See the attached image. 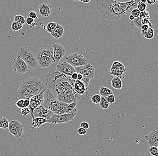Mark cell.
Returning a JSON list of instances; mask_svg holds the SVG:
<instances>
[{"label": "cell", "mask_w": 158, "mask_h": 156, "mask_svg": "<svg viewBox=\"0 0 158 156\" xmlns=\"http://www.w3.org/2000/svg\"><path fill=\"white\" fill-rule=\"evenodd\" d=\"M141 33L143 36L148 39H151L154 37V30L153 28H150L148 30H141Z\"/></svg>", "instance_id": "cell-27"}, {"label": "cell", "mask_w": 158, "mask_h": 156, "mask_svg": "<svg viewBox=\"0 0 158 156\" xmlns=\"http://www.w3.org/2000/svg\"><path fill=\"white\" fill-rule=\"evenodd\" d=\"M150 153L153 156H158V150L157 147H150Z\"/></svg>", "instance_id": "cell-40"}, {"label": "cell", "mask_w": 158, "mask_h": 156, "mask_svg": "<svg viewBox=\"0 0 158 156\" xmlns=\"http://www.w3.org/2000/svg\"><path fill=\"white\" fill-rule=\"evenodd\" d=\"M139 0L119 2L113 0H97V10L104 18L111 21H117L137 8Z\"/></svg>", "instance_id": "cell-1"}, {"label": "cell", "mask_w": 158, "mask_h": 156, "mask_svg": "<svg viewBox=\"0 0 158 156\" xmlns=\"http://www.w3.org/2000/svg\"><path fill=\"white\" fill-rule=\"evenodd\" d=\"M142 23L143 25L144 24H147L150 27V28H154V26L152 24V23L150 22V20L147 19H143V21H142Z\"/></svg>", "instance_id": "cell-45"}, {"label": "cell", "mask_w": 158, "mask_h": 156, "mask_svg": "<svg viewBox=\"0 0 158 156\" xmlns=\"http://www.w3.org/2000/svg\"><path fill=\"white\" fill-rule=\"evenodd\" d=\"M53 7L49 3H44L39 6L38 13L42 17H47L51 14Z\"/></svg>", "instance_id": "cell-18"}, {"label": "cell", "mask_w": 158, "mask_h": 156, "mask_svg": "<svg viewBox=\"0 0 158 156\" xmlns=\"http://www.w3.org/2000/svg\"><path fill=\"white\" fill-rule=\"evenodd\" d=\"M78 133L81 136H84L87 133V130L82 127H80L78 129Z\"/></svg>", "instance_id": "cell-46"}, {"label": "cell", "mask_w": 158, "mask_h": 156, "mask_svg": "<svg viewBox=\"0 0 158 156\" xmlns=\"http://www.w3.org/2000/svg\"><path fill=\"white\" fill-rule=\"evenodd\" d=\"M57 72L71 77L73 74L76 73L75 68L66 61L59 63L56 66Z\"/></svg>", "instance_id": "cell-14"}, {"label": "cell", "mask_w": 158, "mask_h": 156, "mask_svg": "<svg viewBox=\"0 0 158 156\" xmlns=\"http://www.w3.org/2000/svg\"><path fill=\"white\" fill-rule=\"evenodd\" d=\"M147 2L150 5H152L155 3L157 1H156V0H147Z\"/></svg>", "instance_id": "cell-50"}, {"label": "cell", "mask_w": 158, "mask_h": 156, "mask_svg": "<svg viewBox=\"0 0 158 156\" xmlns=\"http://www.w3.org/2000/svg\"><path fill=\"white\" fill-rule=\"evenodd\" d=\"M10 122L5 117H0V128L6 129L8 128Z\"/></svg>", "instance_id": "cell-29"}, {"label": "cell", "mask_w": 158, "mask_h": 156, "mask_svg": "<svg viewBox=\"0 0 158 156\" xmlns=\"http://www.w3.org/2000/svg\"><path fill=\"white\" fill-rule=\"evenodd\" d=\"M80 126H81V127L83 128L86 130L89 128V125L88 123L87 122H85V121L82 122L81 123V124H80Z\"/></svg>", "instance_id": "cell-47"}, {"label": "cell", "mask_w": 158, "mask_h": 156, "mask_svg": "<svg viewBox=\"0 0 158 156\" xmlns=\"http://www.w3.org/2000/svg\"><path fill=\"white\" fill-rule=\"evenodd\" d=\"M48 120L41 117H36L32 119L31 129L37 128L39 130L40 126H44V124L48 123Z\"/></svg>", "instance_id": "cell-22"}, {"label": "cell", "mask_w": 158, "mask_h": 156, "mask_svg": "<svg viewBox=\"0 0 158 156\" xmlns=\"http://www.w3.org/2000/svg\"><path fill=\"white\" fill-rule=\"evenodd\" d=\"M129 19H130V20H131V21H133L134 20V19H135V18L133 17V16L131 15H129Z\"/></svg>", "instance_id": "cell-55"}, {"label": "cell", "mask_w": 158, "mask_h": 156, "mask_svg": "<svg viewBox=\"0 0 158 156\" xmlns=\"http://www.w3.org/2000/svg\"><path fill=\"white\" fill-rule=\"evenodd\" d=\"M77 114V107L73 111L62 115H58L54 113L50 119L48 120V123L53 124H61L68 123L73 121Z\"/></svg>", "instance_id": "cell-5"}, {"label": "cell", "mask_w": 158, "mask_h": 156, "mask_svg": "<svg viewBox=\"0 0 158 156\" xmlns=\"http://www.w3.org/2000/svg\"><path fill=\"white\" fill-rule=\"evenodd\" d=\"M43 97L44 102L42 104L43 107L58 115H59V112L65 106L69 105L57 100L56 96L48 89H46L44 91Z\"/></svg>", "instance_id": "cell-2"}, {"label": "cell", "mask_w": 158, "mask_h": 156, "mask_svg": "<svg viewBox=\"0 0 158 156\" xmlns=\"http://www.w3.org/2000/svg\"><path fill=\"white\" fill-rule=\"evenodd\" d=\"M83 77V76L81 74H78L77 79V80L79 81H81Z\"/></svg>", "instance_id": "cell-53"}, {"label": "cell", "mask_w": 158, "mask_h": 156, "mask_svg": "<svg viewBox=\"0 0 158 156\" xmlns=\"http://www.w3.org/2000/svg\"><path fill=\"white\" fill-rule=\"evenodd\" d=\"M100 107L102 109H108L109 106L110 105V103H109L105 99V98L101 96V100L99 103Z\"/></svg>", "instance_id": "cell-31"}, {"label": "cell", "mask_w": 158, "mask_h": 156, "mask_svg": "<svg viewBox=\"0 0 158 156\" xmlns=\"http://www.w3.org/2000/svg\"><path fill=\"white\" fill-rule=\"evenodd\" d=\"M17 94L19 99H30L33 96L31 89L28 85L26 80L23 81V82L20 83Z\"/></svg>", "instance_id": "cell-9"}, {"label": "cell", "mask_w": 158, "mask_h": 156, "mask_svg": "<svg viewBox=\"0 0 158 156\" xmlns=\"http://www.w3.org/2000/svg\"><path fill=\"white\" fill-rule=\"evenodd\" d=\"M76 73L81 74L85 77H87L90 79H93L95 75L94 67L90 64H87L85 65L75 68Z\"/></svg>", "instance_id": "cell-10"}, {"label": "cell", "mask_w": 158, "mask_h": 156, "mask_svg": "<svg viewBox=\"0 0 158 156\" xmlns=\"http://www.w3.org/2000/svg\"><path fill=\"white\" fill-rule=\"evenodd\" d=\"M123 65L122 63L118 61H114L111 65V68L110 70H115V69H118L119 67L123 66Z\"/></svg>", "instance_id": "cell-38"}, {"label": "cell", "mask_w": 158, "mask_h": 156, "mask_svg": "<svg viewBox=\"0 0 158 156\" xmlns=\"http://www.w3.org/2000/svg\"><path fill=\"white\" fill-rule=\"evenodd\" d=\"M101 100V96L98 94L95 95L91 98L92 102L95 104L99 103Z\"/></svg>", "instance_id": "cell-35"}, {"label": "cell", "mask_w": 158, "mask_h": 156, "mask_svg": "<svg viewBox=\"0 0 158 156\" xmlns=\"http://www.w3.org/2000/svg\"><path fill=\"white\" fill-rule=\"evenodd\" d=\"M53 42L49 39L45 37L35 42L33 49L35 57L38 56H45L54 60Z\"/></svg>", "instance_id": "cell-3"}, {"label": "cell", "mask_w": 158, "mask_h": 156, "mask_svg": "<svg viewBox=\"0 0 158 156\" xmlns=\"http://www.w3.org/2000/svg\"><path fill=\"white\" fill-rule=\"evenodd\" d=\"M37 25V23H36L35 22H34L33 23H32V24H31V25L29 26V28H32V27H35V26H36Z\"/></svg>", "instance_id": "cell-54"}, {"label": "cell", "mask_w": 158, "mask_h": 156, "mask_svg": "<svg viewBox=\"0 0 158 156\" xmlns=\"http://www.w3.org/2000/svg\"><path fill=\"white\" fill-rule=\"evenodd\" d=\"M17 56L25 62L29 70H34L38 66L33 48L30 46L21 47L17 53Z\"/></svg>", "instance_id": "cell-4"}, {"label": "cell", "mask_w": 158, "mask_h": 156, "mask_svg": "<svg viewBox=\"0 0 158 156\" xmlns=\"http://www.w3.org/2000/svg\"><path fill=\"white\" fill-rule=\"evenodd\" d=\"M53 57L55 63H59L66 54V48L63 45L53 42Z\"/></svg>", "instance_id": "cell-13"}, {"label": "cell", "mask_w": 158, "mask_h": 156, "mask_svg": "<svg viewBox=\"0 0 158 156\" xmlns=\"http://www.w3.org/2000/svg\"><path fill=\"white\" fill-rule=\"evenodd\" d=\"M26 80L31 89L33 96L39 94L45 88L42 81L37 77H29Z\"/></svg>", "instance_id": "cell-6"}, {"label": "cell", "mask_w": 158, "mask_h": 156, "mask_svg": "<svg viewBox=\"0 0 158 156\" xmlns=\"http://www.w3.org/2000/svg\"><path fill=\"white\" fill-rule=\"evenodd\" d=\"M127 70V69L124 65L119 67L118 69L115 70H110V74L111 75L115 76V77H118L121 78L123 77V74Z\"/></svg>", "instance_id": "cell-23"}, {"label": "cell", "mask_w": 158, "mask_h": 156, "mask_svg": "<svg viewBox=\"0 0 158 156\" xmlns=\"http://www.w3.org/2000/svg\"><path fill=\"white\" fill-rule=\"evenodd\" d=\"M111 85L114 89L118 90L123 87V83L120 78L115 77L111 80Z\"/></svg>", "instance_id": "cell-24"}, {"label": "cell", "mask_w": 158, "mask_h": 156, "mask_svg": "<svg viewBox=\"0 0 158 156\" xmlns=\"http://www.w3.org/2000/svg\"><path fill=\"white\" fill-rule=\"evenodd\" d=\"M64 32H64V27L60 24H57L54 31L50 34L54 39L58 40L61 38L64 35Z\"/></svg>", "instance_id": "cell-21"}, {"label": "cell", "mask_w": 158, "mask_h": 156, "mask_svg": "<svg viewBox=\"0 0 158 156\" xmlns=\"http://www.w3.org/2000/svg\"><path fill=\"white\" fill-rule=\"evenodd\" d=\"M99 93L100 95L104 98L110 95L113 94V92L111 90L104 86L101 87Z\"/></svg>", "instance_id": "cell-26"}, {"label": "cell", "mask_w": 158, "mask_h": 156, "mask_svg": "<svg viewBox=\"0 0 158 156\" xmlns=\"http://www.w3.org/2000/svg\"><path fill=\"white\" fill-rule=\"evenodd\" d=\"M157 150H158V146L157 147Z\"/></svg>", "instance_id": "cell-57"}, {"label": "cell", "mask_w": 158, "mask_h": 156, "mask_svg": "<svg viewBox=\"0 0 158 156\" xmlns=\"http://www.w3.org/2000/svg\"><path fill=\"white\" fill-rule=\"evenodd\" d=\"M91 80L89 78H87V77H85V76H83V77L82 79L80 81L81 82H82L83 83L85 84V86L87 88H88V87L90 81Z\"/></svg>", "instance_id": "cell-42"}, {"label": "cell", "mask_w": 158, "mask_h": 156, "mask_svg": "<svg viewBox=\"0 0 158 156\" xmlns=\"http://www.w3.org/2000/svg\"><path fill=\"white\" fill-rule=\"evenodd\" d=\"M33 113L34 118L41 117L49 120L54 114V112L44 108L42 105L36 108L33 111Z\"/></svg>", "instance_id": "cell-15"}, {"label": "cell", "mask_w": 158, "mask_h": 156, "mask_svg": "<svg viewBox=\"0 0 158 156\" xmlns=\"http://www.w3.org/2000/svg\"><path fill=\"white\" fill-rule=\"evenodd\" d=\"M77 73H75L73 74V75L71 76V78H72L74 80H77Z\"/></svg>", "instance_id": "cell-51"}, {"label": "cell", "mask_w": 158, "mask_h": 156, "mask_svg": "<svg viewBox=\"0 0 158 156\" xmlns=\"http://www.w3.org/2000/svg\"><path fill=\"white\" fill-rule=\"evenodd\" d=\"M46 88H44L40 93L37 95L33 96L30 99V104L28 106V108L30 111L31 116L32 119H34V117L33 116V111L36 108L38 107L40 105H42L44 102V97H43V94L44 91Z\"/></svg>", "instance_id": "cell-8"}, {"label": "cell", "mask_w": 158, "mask_h": 156, "mask_svg": "<svg viewBox=\"0 0 158 156\" xmlns=\"http://www.w3.org/2000/svg\"><path fill=\"white\" fill-rule=\"evenodd\" d=\"M91 0H79V1H76V2H80L83 3L84 4H87L90 2Z\"/></svg>", "instance_id": "cell-52"}, {"label": "cell", "mask_w": 158, "mask_h": 156, "mask_svg": "<svg viewBox=\"0 0 158 156\" xmlns=\"http://www.w3.org/2000/svg\"><path fill=\"white\" fill-rule=\"evenodd\" d=\"M77 102H74L72 103L69 104L68 106H65V107L59 112V115H62L65 113H69L77 107Z\"/></svg>", "instance_id": "cell-25"}, {"label": "cell", "mask_w": 158, "mask_h": 156, "mask_svg": "<svg viewBox=\"0 0 158 156\" xmlns=\"http://www.w3.org/2000/svg\"><path fill=\"white\" fill-rule=\"evenodd\" d=\"M21 113L23 116H27L30 113V111L28 108H25L21 109Z\"/></svg>", "instance_id": "cell-43"}, {"label": "cell", "mask_w": 158, "mask_h": 156, "mask_svg": "<svg viewBox=\"0 0 158 156\" xmlns=\"http://www.w3.org/2000/svg\"><path fill=\"white\" fill-rule=\"evenodd\" d=\"M14 21L16 22L19 23L23 25L26 22L25 18L23 16L20 15H17L15 16L14 18Z\"/></svg>", "instance_id": "cell-33"}, {"label": "cell", "mask_w": 158, "mask_h": 156, "mask_svg": "<svg viewBox=\"0 0 158 156\" xmlns=\"http://www.w3.org/2000/svg\"><path fill=\"white\" fill-rule=\"evenodd\" d=\"M23 27V25L16 22L14 21L11 24L12 30L13 32L18 31L21 29Z\"/></svg>", "instance_id": "cell-32"}, {"label": "cell", "mask_w": 158, "mask_h": 156, "mask_svg": "<svg viewBox=\"0 0 158 156\" xmlns=\"http://www.w3.org/2000/svg\"><path fill=\"white\" fill-rule=\"evenodd\" d=\"M35 57H36L38 65L40 68L42 69L48 68L52 63H55L54 60L49 57L42 56H36Z\"/></svg>", "instance_id": "cell-19"}, {"label": "cell", "mask_w": 158, "mask_h": 156, "mask_svg": "<svg viewBox=\"0 0 158 156\" xmlns=\"http://www.w3.org/2000/svg\"><path fill=\"white\" fill-rule=\"evenodd\" d=\"M57 23L54 22H52L49 23L46 26V29L48 33L51 34L56 27Z\"/></svg>", "instance_id": "cell-30"}, {"label": "cell", "mask_w": 158, "mask_h": 156, "mask_svg": "<svg viewBox=\"0 0 158 156\" xmlns=\"http://www.w3.org/2000/svg\"><path fill=\"white\" fill-rule=\"evenodd\" d=\"M143 3L146 4L147 2V1H141Z\"/></svg>", "instance_id": "cell-56"}, {"label": "cell", "mask_w": 158, "mask_h": 156, "mask_svg": "<svg viewBox=\"0 0 158 156\" xmlns=\"http://www.w3.org/2000/svg\"><path fill=\"white\" fill-rule=\"evenodd\" d=\"M65 61L74 68L85 65L87 64L85 56L76 53H72L69 55L65 59Z\"/></svg>", "instance_id": "cell-7"}, {"label": "cell", "mask_w": 158, "mask_h": 156, "mask_svg": "<svg viewBox=\"0 0 158 156\" xmlns=\"http://www.w3.org/2000/svg\"><path fill=\"white\" fill-rule=\"evenodd\" d=\"M143 19L140 18V17L135 18L134 20L131 21V23L132 25L136 27L139 30H142V27L143 26L142 23Z\"/></svg>", "instance_id": "cell-28"}, {"label": "cell", "mask_w": 158, "mask_h": 156, "mask_svg": "<svg viewBox=\"0 0 158 156\" xmlns=\"http://www.w3.org/2000/svg\"><path fill=\"white\" fill-rule=\"evenodd\" d=\"M139 17L142 19H147L150 20V13H149V12L146 11L141 12Z\"/></svg>", "instance_id": "cell-36"}, {"label": "cell", "mask_w": 158, "mask_h": 156, "mask_svg": "<svg viewBox=\"0 0 158 156\" xmlns=\"http://www.w3.org/2000/svg\"><path fill=\"white\" fill-rule=\"evenodd\" d=\"M144 138L148 141L149 147H158V130H153L148 135L145 136Z\"/></svg>", "instance_id": "cell-17"}, {"label": "cell", "mask_w": 158, "mask_h": 156, "mask_svg": "<svg viewBox=\"0 0 158 156\" xmlns=\"http://www.w3.org/2000/svg\"><path fill=\"white\" fill-rule=\"evenodd\" d=\"M12 68L20 75L25 74L29 70L25 62L19 56H17L14 59L12 62Z\"/></svg>", "instance_id": "cell-11"}, {"label": "cell", "mask_w": 158, "mask_h": 156, "mask_svg": "<svg viewBox=\"0 0 158 156\" xmlns=\"http://www.w3.org/2000/svg\"><path fill=\"white\" fill-rule=\"evenodd\" d=\"M26 22L29 26L31 25L33 23L35 22V19H33L29 17H27L26 19Z\"/></svg>", "instance_id": "cell-48"}, {"label": "cell", "mask_w": 158, "mask_h": 156, "mask_svg": "<svg viewBox=\"0 0 158 156\" xmlns=\"http://www.w3.org/2000/svg\"><path fill=\"white\" fill-rule=\"evenodd\" d=\"M1 81H0V86H1Z\"/></svg>", "instance_id": "cell-58"}, {"label": "cell", "mask_w": 158, "mask_h": 156, "mask_svg": "<svg viewBox=\"0 0 158 156\" xmlns=\"http://www.w3.org/2000/svg\"><path fill=\"white\" fill-rule=\"evenodd\" d=\"M150 27L147 24H144L142 27V30L144 31L148 30V29L150 28Z\"/></svg>", "instance_id": "cell-49"}, {"label": "cell", "mask_w": 158, "mask_h": 156, "mask_svg": "<svg viewBox=\"0 0 158 156\" xmlns=\"http://www.w3.org/2000/svg\"><path fill=\"white\" fill-rule=\"evenodd\" d=\"M140 13H141V12L138 8H135L131 12V15L133 16L135 18H137L139 17Z\"/></svg>", "instance_id": "cell-39"}, {"label": "cell", "mask_w": 158, "mask_h": 156, "mask_svg": "<svg viewBox=\"0 0 158 156\" xmlns=\"http://www.w3.org/2000/svg\"><path fill=\"white\" fill-rule=\"evenodd\" d=\"M147 8H148V6L146 5V4L143 3L141 1H140V2H139L138 6H137V8L140 11V12H143L146 11Z\"/></svg>", "instance_id": "cell-37"}, {"label": "cell", "mask_w": 158, "mask_h": 156, "mask_svg": "<svg viewBox=\"0 0 158 156\" xmlns=\"http://www.w3.org/2000/svg\"><path fill=\"white\" fill-rule=\"evenodd\" d=\"M56 97L57 100L59 101L68 104H70V103L74 102L71 98V96L67 90L64 91V92L57 95Z\"/></svg>", "instance_id": "cell-20"}, {"label": "cell", "mask_w": 158, "mask_h": 156, "mask_svg": "<svg viewBox=\"0 0 158 156\" xmlns=\"http://www.w3.org/2000/svg\"><path fill=\"white\" fill-rule=\"evenodd\" d=\"M9 131L11 134L17 138H19L23 134L24 128L22 124L17 120H12L10 122Z\"/></svg>", "instance_id": "cell-12"}, {"label": "cell", "mask_w": 158, "mask_h": 156, "mask_svg": "<svg viewBox=\"0 0 158 156\" xmlns=\"http://www.w3.org/2000/svg\"><path fill=\"white\" fill-rule=\"evenodd\" d=\"M15 105L18 108L22 109V108H25L27 107L26 106L25 101V99H19L15 103Z\"/></svg>", "instance_id": "cell-34"}, {"label": "cell", "mask_w": 158, "mask_h": 156, "mask_svg": "<svg viewBox=\"0 0 158 156\" xmlns=\"http://www.w3.org/2000/svg\"><path fill=\"white\" fill-rule=\"evenodd\" d=\"M28 17L34 19H38L37 13H36V12L34 11H31L29 13Z\"/></svg>", "instance_id": "cell-44"}, {"label": "cell", "mask_w": 158, "mask_h": 156, "mask_svg": "<svg viewBox=\"0 0 158 156\" xmlns=\"http://www.w3.org/2000/svg\"><path fill=\"white\" fill-rule=\"evenodd\" d=\"M105 98L109 103H113L115 102V97L114 94L110 95Z\"/></svg>", "instance_id": "cell-41"}, {"label": "cell", "mask_w": 158, "mask_h": 156, "mask_svg": "<svg viewBox=\"0 0 158 156\" xmlns=\"http://www.w3.org/2000/svg\"><path fill=\"white\" fill-rule=\"evenodd\" d=\"M74 89L75 91L74 97L76 99V102L79 101L82 95L87 93L86 92L87 90V88L86 87L85 84L82 82L78 80L75 81Z\"/></svg>", "instance_id": "cell-16"}]
</instances>
